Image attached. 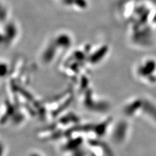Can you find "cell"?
Masks as SVG:
<instances>
[{"mask_svg": "<svg viewBox=\"0 0 156 156\" xmlns=\"http://www.w3.org/2000/svg\"><path fill=\"white\" fill-rule=\"evenodd\" d=\"M31 156H39V155H32Z\"/></svg>", "mask_w": 156, "mask_h": 156, "instance_id": "1", "label": "cell"}]
</instances>
